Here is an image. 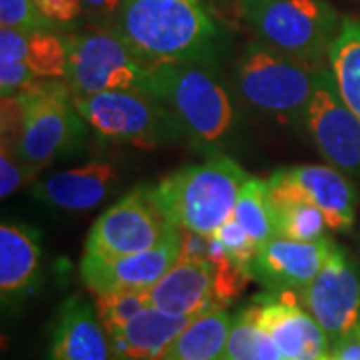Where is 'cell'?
Here are the masks:
<instances>
[{
	"mask_svg": "<svg viewBox=\"0 0 360 360\" xmlns=\"http://www.w3.org/2000/svg\"><path fill=\"white\" fill-rule=\"evenodd\" d=\"M18 96L25 108L18 158L26 170L37 176L54 160L77 155L84 144L89 124L78 112L66 80L39 78Z\"/></svg>",
	"mask_w": 360,
	"mask_h": 360,
	"instance_id": "6",
	"label": "cell"
},
{
	"mask_svg": "<svg viewBox=\"0 0 360 360\" xmlns=\"http://www.w3.org/2000/svg\"><path fill=\"white\" fill-rule=\"evenodd\" d=\"M359 255H360V245H359Z\"/></svg>",
	"mask_w": 360,
	"mask_h": 360,
	"instance_id": "40",
	"label": "cell"
},
{
	"mask_svg": "<svg viewBox=\"0 0 360 360\" xmlns=\"http://www.w3.org/2000/svg\"><path fill=\"white\" fill-rule=\"evenodd\" d=\"M75 103L84 122L106 142L156 148L184 136L179 122L148 94L108 90L75 96Z\"/></svg>",
	"mask_w": 360,
	"mask_h": 360,
	"instance_id": "7",
	"label": "cell"
},
{
	"mask_svg": "<svg viewBox=\"0 0 360 360\" xmlns=\"http://www.w3.org/2000/svg\"><path fill=\"white\" fill-rule=\"evenodd\" d=\"M153 309L174 316H198L214 304V278L208 260L179 258L158 283L148 288Z\"/></svg>",
	"mask_w": 360,
	"mask_h": 360,
	"instance_id": "16",
	"label": "cell"
},
{
	"mask_svg": "<svg viewBox=\"0 0 360 360\" xmlns=\"http://www.w3.org/2000/svg\"><path fill=\"white\" fill-rule=\"evenodd\" d=\"M352 335L356 336V340H359V342H360V324H359V326H356V328H354V333H352Z\"/></svg>",
	"mask_w": 360,
	"mask_h": 360,
	"instance_id": "38",
	"label": "cell"
},
{
	"mask_svg": "<svg viewBox=\"0 0 360 360\" xmlns=\"http://www.w3.org/2000/svg\"><path fill=\"white\" fill-rule=\"evenodd\" d=\"M321 324L330 347L354 333L360 324V274L354 260L335 243L319 276L300 295Z\"/></svg>",
	"mask_w": 360,
	"mask_h": 360,
	"instance_id": "11",
	"label": "cell"
},
{
	"mask_svg": "<svg viewBox=\"0 0 360 360\" xmlns=\"http://www.w3.org/2000/svg\"><path fill=\"white\" fill-rule=\"evenodd\" d=\"M234 219L245 226V231L252 236L258 248L276 236L274 208L269 198V180L257 176L246 179L236 200Z\"/></svg>",
	"mask_w": 360,
	"mask_h": 360,
	"instance_id": "23",
	"label": "cell"
},
{
	"mask_svg": "<svg viewBox=\"0 0 360 360\" xmlns=\"http://www.w3.org/2000/svg\"><path fill=\"white\" fill-rule=\"evenodd\" d=\"M106 336L96 304L82 296H70L58 310L49 360H110Z\"/></svg>",
	"mask_w": 360,
	"mask_h": 360,
	"instance_id": "15",
	"label": "cell"
},
{
	"mask_svg": "<svg viewBox=\"0 0 360 360\" xmlns=\"http://www.w3.org/2000/svg\"><path fill=\"white\" fill-rule=\"evenodd\" d=\"M26 65L39 78H65L68 68V49L52 32H34L28 42Z\"/></svg>",
	"mask_w": 360,
	"mask_h": 360,
	"instance_id": "27",
	"label": "cell"
},
{
	"mask_svg": "<svg viewBox=\"0 0 360 360\" xmlns=\"http://www.w3.org/2000/svg\"><path fill=\"white\" fill-rule=\"evenodd\" d=\"M34 176L26 170L18 155L2 144V148H0V196L8 198L11 194L22 188L26 182H30Z\"/></svg>",
	"mask_w": 360,
	"mask_h": 360,
	"instance_id": "31",
	"label": "cell"
},
{
	"mask_svg": "<svg viewBox=\"0 0 360 360\" xmlns=\"http://www.w3.org/2000/svg\"><path fill=\"white\" fill-rule=\"evenodd\" d=\"M118 182L115 165L104 160H92L89 165L52 174L51 179L37 182L32 186L34 198L44 205L82 212L101 205Z\"/></svg>",
	"mask_w": 360,
	"mask_h": 360,
	"instance_id": "17",
	"label": "cell"
},
{
	"mask_svg": "<svg viewBox=\"0 0 360 360\" xmlns=\"http://www.w3.org/2000/svg\"><path fill=\"white\" fill-rule=\"evenodd\" d=\"M0 22L25 34L52 32L56 25L49 20L34 0H0Z\"/></svg>",
	"mask_w": 360,
	"mask_h": 360,
	"instance_id": "29",
	"label": "cell"
},
{
	"mask_svg": "<svg viewBox=\"0 0 360 360\" xmlns=\"http://www.w3.org/2000/svg\"><path fill=\"white\" fill-rule=\"evenodd\" d=\"M150 96L179 122L200 150H219L236 127V110L217 68L205 65H158L150 68Z\"/></svg>",
	"mask_w": 360,
	"mask_h": 360,
	"instance_id": "2",
	"label": "cell"
},
{
	"mask_svg": "<svg viewBox=\"0 0 360 360\" xmlns=\"http://www.w3.org/2000/svg\"><path fill=\"white\" fill-rule=\"evenodd\" d=\"M96 312L103 322L106 335L127 322L136 319L141 312L150 309L148 290H120V292H104L96 295Z\"/></svg>",
	"mask_w": 360,
	"mask_h": 360,
	"instance_id": "28",
	"label": "cell"
},
{
	"mask_svg": "<svg viewBox=\"0 0 360 360\" xmlns=\"http://www.w3.org/2000/svg\"><path fill=\"white\" fill-rule=\"evenodd\" d=\"M232 322L224 309H210L194 316L160 359L168 360H222L231 336ZM158 360V359H156Z\"/></svg>",
	"mask_w": 360,
	"mask_h": 360,
	"instance_id": "21",
	"label": "cell"
},
{
	"mask_svg": "<svg viewBox=\"0 0 360 360\" xmlns=\"http://www.w3.org/2000/svg\"><path fill=\"white\" fill-rule=\"evenodd\" d=\"M222 360H288L262 328L240 312L234 316Z\"/></svg>",
	"mask_w": 360,
	"mask_h": 360,
	"instance_id": "24",
	"label": "cell"
},
{
	"mask_svg": "<svg viewBox=\"0 0 360 360\" xmlns=\"http://www.w3.org/2000/svg\"><path fill=\"white\" fill-rule=\"evenodd\" d=\"M180 231V257L188 260H208V238L205 234L179 229Z\"/></svg>",
	"mask_w": 360,
	"mask_h": 360,
	"instance_id": "35",
	"label": "cell"
},
{
	"mask_svg": "<svg viewBox=\"0 0 360 360\" xmlns=\"http://www.w3.org/2000/svg\"><path fill=\"white\" fill-rule=\"evenodd\" d=\"M238 13L257 40L314 66L326 65L340 28L326 0H238Z\"/></svg>",
	"mask_w": 360,
	"mask_h": 360,
	"instance_id": "5",
	"label": "cell"
},
{
	"mask_svg": "<svg viewBox=\"0 0 360 360\" xmlns=\"http://www.w3.org/2000/svg\"><path fill=\"white\" fill-rule=\"evenodd\" d=\"M328 63L342 101L360 118V18H340V28L328 54Z\"/></svg>",
	"mask_w": 360,
	"mask_h": 360,
	"instance_id": "22",
	"label": "cell"
},
{
	"mask_svg": "<svg viewBox=\"0 0 360 360\" xmlns=\"http://www.w3.org/2000/svg\"><path fill=\"white\" fill-rule=\"evenodd\" d=\"M40 234L28 224L2 222L0 226V290L2 300L22 298L37 281Z\"/></svg>",
	"mask_w": 360,
	"mask_h": 360,
	"instance_id": "20",
	"label": "cell"
},
{
	"mask_svg": "<svg viewBox=\"0 0 360 360\" xmlns=\"http://www.w3.org/2000/svg\"><path fill=\"white\" fill-rule=\"evenodd\" d=\"M276 219V236L298 243H314L324 238L326 219L322 210L312 202H290L274 208Z\"/></svg>",
	"mask_w": 360,
	"mask_h": 360,
	"instance_id": "25",
	"label": "cell"
},
{
	"mask_svg": "<svg viewBox=\"0 0 360 360\" xmlns=\"http://www.w3.org/2000/svg\"><path fill=\"white\" fill-rule=\"evenodd\" d=\"M84 8H90L94 13L103 14H115L120 11L124 0H80Z\"/></svg>",
	"mask_w": 360,
	"mask_h": 360,
	"instance_id": "37",
	"label": "cell"
},
{
	"mask_svg": "<svg viewBox=\"0 0 360 360\" xmlns=\"http://www.w3.org/2000/svg\"><path fill=\"white\" fill-rule=\"evenodd\" d=\"M295 295H258L250 309L243 310L250 321L276 342L288 360H333V347L314 316L300 309Z\"/></svg>",
	"mask_w": 360,
	"mask_h": 360,
	"instance_id": "12",
	"label": "cell"
},
{
	"mask_svg": "<svg viewBox=\"0 0 360 360\" xmlns=\"http://www.w3.org/2000/svg\"><path fill=\"white\" fill-rule=\"evenodd\" d=\"M37 80H39V77L30 70L26 60L0 63V89H2L0 92H2V98L22 92L30 84H34Z\"/></svg>",
	"mask_w": 360,
	"mask_h": 360,
	"instance_id": "32",
	"label": "cell"
},
{
	"mask_svg": "<svg viewBox=\"0 0 360 360\" xmlns=\"http://www.w3.org/2000/svg\"><path fill=\"white\" fill-rule=\"evenodd\" d=\"M66 84L75 96L108 90L150 96V68L134 56L115 30H90L66 40Z\"/></svg>",
	"mask_w": 360,
	"mask_h": 360,
	"instance_id": "8",
	"label": "cell"
},
{
	"mask_svg": "<svg viewBox=\"0 0 360 360\" xmlns=\"http://www.w3.org/2000/svg\"><path fill=\"white\" fill-rule=\"evenodd\" d=\"M322 66L296 60L260 40H248L234 63V90L258 112L302 124Z\"/></svg>",
	"mask_w": 360,
	"mask_h": 360,
	"instance_id": "4",
	"label": "cell"
},
{
	"mask_svg": "<svg viewBox=\"0 0 360 360\" xmlns=\"http://www.w3.org/2000/svg\"><path fill=\"white\" fill-rule=\"evenodd\" d=\"M333 360H360V342L350 335L333 347Z\"/></svg>",
	"mask_w": 360,
	"mask_h": 360,
	"instance_id": "36",
	"label": "cell"
},
{
	"mask_svg": "<svg viewBox=\"0 0 360 360\" xmlns=\"http://www.w3.org/2000/svg\"><path fill=\"white\" fill-rule=\"evenodd\" d=\"M286 174L302 188L312 205L322 210L328 229L347 232L356 219V191L352 182L335 167L302 165L284 168Z\"/></svg>",
	"mask_w": 360,
	"mask_h": 360,
	"instance_id": "19",
	"label": "cell"
},
{
	"mask_svg": "<svg viewBox=\"0 0 360 360\" xmlns=\"http://www.w3.org/2000/svg\"><path fill=\"white\" fill-rule=\"evenodd\" d=\"M112 30L148 68L219 65L220 30L200 0H124Z\"/></svg>",
	"mask_w": 360,
	"mask_h": 360,
	"instance_id": "1",
	"label": "cell"
},
{
	"mask_svg": "<svg viewBox=\"0 0 360 360\" xmlns=\"http://www.w3.org/2000/svg\"><path fill=\"white\" fill-rule=\"evenodd\" d=\"M214 236H219V240L224 245L229 257L240 269L250 274V264H252V260L257 257L258 246L252 240V236L245 231V226L232 217V219H229L220 226L219 231L214 232Z\"/></svg>",
	"mask_w": 360,
	"mask_h": 360,
	"instance_id": "30",
	"label": "cell"
},
{
	"mask_svg": "<svg viewBox=\"0 0 360 360\" xmlns=\"http://www.w3.org/2000/svg\"><path fill=\"white\" fill-rule=\"evenodd\" d=\"M302 124L330 167L360 176V118L342 101L328 65L321 68Z\"/></svg>",
	"mask_w": 360,
	"mask_h": 360,
	"instance_id": "10",
	"label": "cell"
},
{
	"mask_svg": "<svg viewBox=\"0 0 360 360\" xmlns=\"http://www.w3.org/2000/svg\"><path fill=\"white\" fill-rule=\"evenodd\" d=\"M208 262L212 264V278H214V304L219 309H224L236 300L240 292L246 288V284L252 281V276L243 270L226 252L224 245L219 240V236L208 238Z\"/></svg>",
	"mask_w": 360,
	"mask_h": 360,
	"instance_id": "26",
	"label": "cell"
},
{
	"mask_svg": "<svg viewBox=\"0 0 360 360\" xmlns=\"http://www.w3.org/2000/svg\"><path fill=\"white\" fill-rule=\"evenodd\" d=\"M30 34H25L16 28H0V63H18L28 56Z\"/></svg>",
	"mask_w": 360,
	"mask_h": 360,
	"instance_id": "33",
	"label": "cell"
},
{
	"mask_svg": "<svg viewBox=\"0 0 360 360\" xmlns=\"http://www.w3.org/2000/svg\"><path fill=\"white\" fill-rule=\"evenodd\" d=\"M158 360H168V359H158Z\"/></svg>",
	"mask_w": 360,
	"mask_h": 360,
	"instance_id": "39",
	"label": "cell"
},
{
	"mask_svg": "<svg viewBox=\"0 0 360 360\" xmlns=\"http://www.w3.org/2000/svg\"><path fill=\"white\" fill-rule=\"evenodd\" d=\"M42 14L56 26H68L82 13L80 0H34Z\"/></svg>",
	"mask_w": 360,
	"mask_h": 360,
	"instance_id": "34",
	"label": "cell"
},
{
	"mask_svg": "<svg viewBox=\"0 0 360 360\" xmlns=\"http://www.w3.org/2000/svg\"><path fill=\"white\" fill-rule=\"evenodd\" d=\"M248 179L231 156L208 155L206 160L179 168L153 186L158 208L174 226L212 236L234 208Z\"/></svg>",
	"mask_w": 360,
	"mask_h": 360,
	"instance_id": "3",
	"label": "cell"
},
{
	"mask_svg": "<svg viewBox=\"0 0 360 360\" xmlns=\"http://www.w3.org/2000/svg\"><path fill=\"white\" fill-rule=\"evenodd\" d=\"M180 257V231L174 226L153 248L115 258L82 257L80 276L94 295L120 290H148Z\"/></svg>",
	"mask_w": 360,
	"mask_h": 360,
	"instance_id": "13",
	"label": "cell"
},
{
	"mask_svg": "<svg viewBox=\"0 0 360 360\" xmlns=\"http://www.w3.org/2000/svg\"><path fill=\"white\" fill-rule=\"evenodd\" d=\"M194 316H174L158 309H146L124 326L108 333L110 360H156Z\"/></svg>",
	"mask_w": 360,
	"mask_h": 360,
	"instance_id": "18",
	"label": "cell"
},
{
	"mask_svg": "<svg viewBox=\"0 0 360 360\" xmlns=\"http://www.w3.org/2000/svg\"><path fill=\"white\" fill-rule=\"evenodd\" d=\"M174 224L158 208L153 186H139L104 210L92 224L84 257L115 258L156 246Z\"/></svg>",
	"mask_w": 360,
	"mask_h": 360,
	"instance_id": "9",
	"label": "cell"
},
{
	"mask_svg": "<svg viewBox=\"0 0 360 360\" xmlns=\"http://www.w3.org/2000/svg\"><path fill=\"white\" fill-rule=\"evenodd\" d=\"M335 240L324 236L314 243H298L274 236L258 248L250 264L252 281L260 283L272 295H300L307 290L324 266Z\"/></svg>",
	"mask_w": 360,
	"mask_h": 360,
	"instance_id": "14",
	"label": "cell"
}]
</instances>
